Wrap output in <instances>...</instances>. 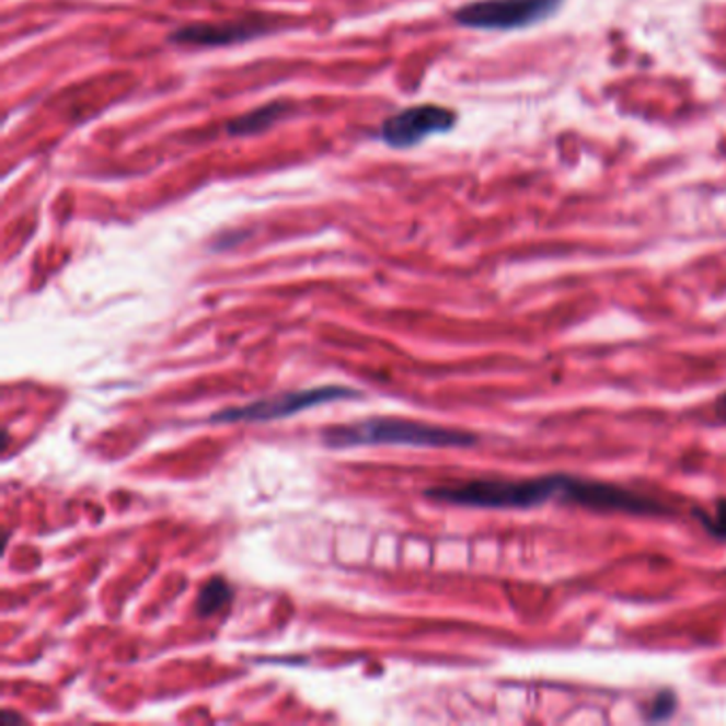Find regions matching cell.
<instances>
[{
  "mask_svg": "<svg viewBox=\"0 0 726 726\" xmlns=\"http://www.w3.org/2000/svg\"><path fill=\"white\" fill-rule=\"evenodd\" d=\"M426 497L482 509H533L550 500L565 505H579L601 514H631V516H671L673 509L644 493L629 491L610 482L575 477V475H541L527 480L480 477L460 484L437 486Z\"/></svg>",
  "mask_w": 726,
  "mask_h": 726,
  "instance_id": "cell-1",
  "label": "cell"
},
{
  "mask_svg": "<svg viewBox=\"0 0 726 726\" xmlns=\"http://www.w3.org/2000/svg\"><path fill=\"white\" fill-rule=\"evenodd\" d=\"M701 527L716 539H726V498H721L712 511L694 509Z\"/></svg>",
  "mask_w": 726,
  "mask_h": 726,
  "instance_id": "cell-9",
  "label": "cell"
},
{
  "mask_svg": "<svg viewBox=\"0 0 726 726\" xmlns=\"http://www.w3.org/2000/svg\"><path fill=\"white\" fill-rule=\"evenodd\" d=\"M676 707H678V696L676 692L671 690H665L660 694H656V699L652 701L650 707H648V721L650 723H660V721H667L676 714Z\"/></svg>",
  "mask_w": 726,
  "mask_h": 726,
  "instance_id": "cell-10",
  "label": "cell"
},
{
  "mask_svg": "<svg viewBox=\"0 0 726 726\" xmlns=\"http://www.w3.org/2000/svg\"><path fill=\"white\" fill-rule=\"evenodd\" d=\"M565 0H475L454 11V22L471 31L531 28L561 11Z\"/></svg>",
  "mask_w": 726,
  "mask_h": 726,
  "instance_id": "cell-3",
  "label": "cell"
},
{
  "mask_svg": "<svg viewBox=\"0 0 726 726\" xmlns=\"http://www.w3.org/2000/svg\"><path fill=\"white\" fill-rule=\"evenodd\" d=\"M714 412H716V418L726 424V392L716 399V403H714Z\"/></svg>",
  "mask_w": 726,
  "mask_h": 726,
  "instance_id": "cell-11",
  "label": "cell"
},
{
  "mask_svg": "<svg viewBox=\"0 0 726 726\" xmlns=\"http://www.w3.org/2000/svg\"><path fill=\"white\" fill-rule=\"evenodd\" d=\"M331 448L410 446V448H469L477 443L473 433L414 420H367L324 430Z\"/></svg>",
  "mask_w": 726,
  "mask_h": 726,
  "instance_id": "cell-2",
  "label": "cell"
},
{
  "mask_svg": "<svg viewBox=\"0 0 726 726\" xmlns=\"http://www.w3.org/2000/svg\"><path fill=\"white\" fill-rule=\"evenodd\" d=\"M345 396H356L354 390H345L337 385L326 388H313V390H297L277 394L270 399H263L256 403H250L245 407H232L224 410L214 416V422H268L277 418H286L292 414H299L309 407H318L322 403H331Z\"/></svg>",
  "mask_w": 726,
  "mask_h": 726,
  "instance_id": "cell-5",
  "label": "cell"
},
{
  "mask_svg": "<svg viewBox=\"0 0 726 726\" xmlns=\"http://www.w3.org/2000/svg\"><path fill=\"white\" fill-rule=\"evenodd\" d=\"M290 114H292V103L275 101V103H268L265 107L252 110L247 114L230 119L227 132L230 137H254V135L265 132L270 126H275L279 119H284L286 115Z\"/></svg>",
  "mask_w": 726,
  "mask_h": 726,
  "instance_id": "cell-7",
  "label": "cell"
},
{
  "mask_svg": "<svg viewBox=\"0 0 726 726\" xmlns=\"http://www.w3.org/2000/svg\"><path fill=\"white\" fill-rule=\"evenodd\" d=\"M273 28H275V20L252 15V18H243V20L182 26L175 33H171L169 41L175 45H184V47H227L234 43H245L252 38L263 37Z\"/></svg>",
  "mask_w": 726,
  "mask_h": 726,
  "instance_id": "cell-6",
  "label": "cell"
},
{
  "mask_svg": "<svg viewBox=\"0 0 726 726\" xmlns=\"http://www.w3.org/2000/svg\"><path fill=\"white\" fill-rule=\"evenodd\" d=\"M232 597H234L232 586L224 577H211L196 597V612L205 618L216 615L229 608Z\"/></svg>",
  "mask_w": 726,
  "mask_h": 726,
  "instance_id": "cell-8",
  "label": "cell"
},
{
  "mask_svg": "<svg viewBox=\"0 0 726 726\" xmlns=\"http://www.w3.org/2000/svg\"><path fill=\"white\" fill-rule=\"evenodd\" d=\"M459 122V115L443 105H416L399 114L390 115L380 128L383 143L396 150L414 148L433 135L450 132Z\"/></svg>",
  "mask_w": 726,
  "mask_h": 726,
  "instance_id": "cell-4",
  "label": "cell"
}]
</instances>
